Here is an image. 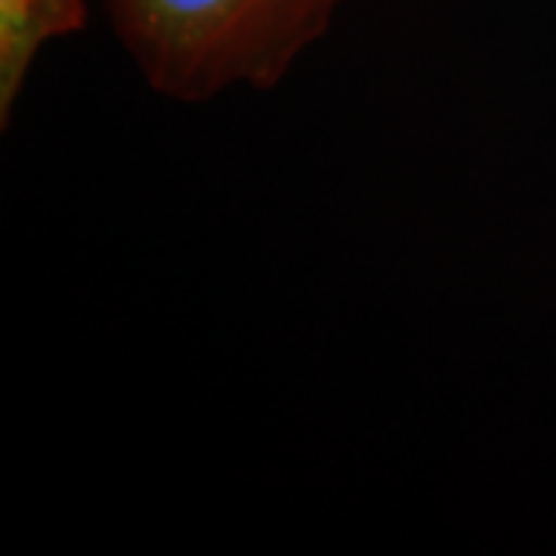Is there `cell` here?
Returning <instances> with one entry per match:
<instances>
[{
	"label": "cell",
	"mask_w": 556,
	"mask_h": 556,
	"mask_svg": "<svg viewBox=\"0 0 556 556\" xmlns=\"http://www.w3.org/2000/svg\"><path fill=\"white\" fill-rule=\"evenodd\" d=\"M346 0H105L124 53L174 102L273 90L328 35Z\"/></svg>",
	"instance_id": "6da1fadb"
},
{
	"label": "cell",
	"mask_w": 556,
	"mask_h": 556,
	"mask_svg": "<svg viewBox=\"0 0 556 556\" xmlns=\"http://www.w3.org/2000/svg\"><path fill=\"white\" fill-rule=\"evenodd\" d=\"M87 25V0H0V124L7 127L40 50Z\"/></svg>",
	"instance_id": "7a4b0ae2"
}]
</instances>
